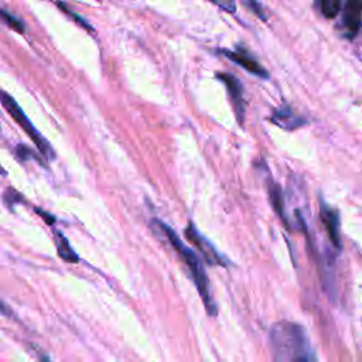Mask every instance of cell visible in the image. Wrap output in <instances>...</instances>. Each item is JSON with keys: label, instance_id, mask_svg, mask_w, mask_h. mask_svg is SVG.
Wrapping results in <instances>:
<instances>
[{"label": "cell", "instance_id": "cell-1", "mask_svg": "<svg viewBox=\"0 0 362 362\" xmlns=\"http://www.w3.org/2000/svg\"><path fill=\"white\" fill-rule=\"evenodd\" d=\"M270 349L274 362H318L304 328L280 321L270 329Z\"/></svg>", "mask_w": 362, "mask_h": 362}, {"label": "cell", "instance_id": "cell-2", "mask_svg": "<svg viewBox=\"0 0 362 362\" xmlns=\"http://www.w3.org/2000/svg\"><path fill=\"white\" fill-rule=\"evenodd\" d=\"M156 223H157V225L160 226V229L165 233V236H167L168 242L171 243V246L174 247V250L180 255V257H181V259L187 263V266L189 267L191 274H192V279H194V281H195V286H197V288H198V291H199V294H201V298H202V301H204V304H205V307H206V311H208L211 315L216 314V307H215V303H214V300H212V297H211V293H209L208 277H206V274H205L204 266H202L199 257L197 256V253H195L192 249H189V247L178 238V235H177L168 225H165L164 222H160V221H157Z\"/></svg>", "mask_w": 362, "mask_h": 362}, {"label": "cell", "instance_id": "cell-3", "mask_svg": "<svg viewBox=\"0 0 362 362\" xmlns=\"http://www.w3.org/2000/svg\"><path fill=\"white\" fill-rule=\"evenodd\" d=\"M0 102L3 105V107L10 113V116L17 122V124H20V127L28 134V137L33 140V143L37 146V148L40 150V153L42 156H45L47 160L54 158V150L49 146V143L42 137V134L34 127V124L31 123V120L25 116V113L23 112V109L18 106V103L6 92L0 89Z\"/></svg>", "mask_w": 362, "mask_h": 362}, {"label": "cell", "instance_id": "cell-4", "mask_svg": "<svg viewBox=\"0 0 362 362\" xmlns=\"http://www.w3.org/2000/svg\"><path fill=\"white\" fill-rule=\"evenodd\" d=\"M185 236L188 238V240L201 252V255L204 256V259L209 263V264H222L226 266L225 259L216 252V249L212 246V243H209V240H206L194 226L192 222L188 223L187 229H185Z\"/></svg>", "mask_w": 362, "mask_h": 362}, {"label": "cell", "instance_id": "cell-5", "mask_svg": "<svg viewBox=\"0 0 362 362\" xmlns=\"http://www.w3.org/2000/svg\"><path fill=\"white\" fill-rule=\"evenodd\" d=\"M219 81H222L229 92V96L232 99L236 116L239 120H243V113H245V103H243V95H242V85L240 82L230 74H218L216 75Z\"/></svg>", "mask_w": 362, "mask_h": 362}, {"label": "cell", "instance_id": "cell-6", "mask_svg": "<svg viewBox=\"0 0 362 362\" xmlns=\"http://www.w3.org/2000/svg\"><path fill=\"white\" fill-rule=\"evenodd\" d=\"M344 27L346 30L348 37H354L359 27L362 20V1H348L344 8Z\"/></svg>", "mask_w": 362, "mask_h": 362}, {"label": "cell", "instance_id": "cell-7", "mask_svg": "<svg viewBox=\"0 0 362 362\" xmlns=\"http://www.w3.org/2000/svg\"><path fill=\"white\" fill-rule=\"evenodd\" d=\"M229 59H232L233 62L239 64L240 66H243L246 71H249L253 75L262 76V78H267L269 74L262 68L260 64H257L252 57H249L247 54H243L240 51H222Z\"/></svg>", "mask_w": 362, "mask_h": 362}, {"label": "cell", "instance_id": "cell-8", "mask_svg": "<svg viewBox=\"0 0 362 362\" xmlns=\"http://www.w3.org/2000/svg\"><path fill=\"white\" fill-rule=\"evenodd\" d=\"M321 218H322V222L327 228V232L329 235V239L332 240V243L339 247L341 246V242H339V233H338V215L335 211H332L331 208L322 205L321 206Z\"/></svg>", "mask_w": 362, "mask_h": 362}, {"label": "cell", "instance_id": "cell-9", "mask_svg": "<svg viewBox=\"0 0 362 362\" xmlns=\"http://www.w3.org/2000/svg\"><path fill=\"white\" fill-rule=\"evenodd\" d=\"M54 236H55V245H57L58 256H59L62 260H65V262L78 263V262H79V257H78V255L74 252V249L71 247L68 239H66L61 232H54Z\"/></svg>", "mask_w": 362, "mask_h": 362}, {"label": "cell", "instance_id": "cell-10", "mask_svg": "<svg viewBox=\"0 0 362 362\" xmlns=\"http://www.w3.org/2000/svg\"><path fill=\"white\" fill-rule=\"evenodd\" d=\"M0 21H1L3 24L8 25L10 28H13L14 31L24 33V30H25V27H24V24H23L21 20H18L17 17H14L13 14H10L7 10H4V8H1V7H0Z\"/></svg>", "mask_w": 362, "mask_h": 362}, {"label": "cell", "instance_id": "cell-11", "mask_svg": "<svg viewBox=\"0 0 362 362\" xmlns=\"http://www.w3.org/2000/svg\"><path fill=\"white\" fill-rule=\"evenodd\" d=\"M341 8V1L338 0H324L321 1V11L325 17H335Z\"/></svg>", "mask_w": 362, "mask_h": 362}, {"label": "cell", "instance_id": "cell-12", "mask_svg": "<svg viewBox=\"0 0 362 362\" xmlns=\"http://www.w3.org/2000/svg\"><path fill=\"white\" fill-rule=\"evenodd\" d=\"M270 197H272V202L274 205V209L280 214V216L283 219L284 218V211H283V198H281V194H280V189L277 185H273V189L270 188Z\"/></svg>", "mask_w": 362, "mask_h": 362}, {"label": "cell", "instance_id": "cell-13", "mask_svg": "<svg viewBox=\"0 0 362 362\" xmlns=\"http://www.w3.org/2000/svg\"><path fill=\"white\" fill-rule=\"evenodd\" d=\"M57 6H58V7H59V8H61L64 13H66V14H68L71 18L76 20V21H78V24H81L82 27H86V28L92 30V28H90V25L86 23V20H83V18H82V17H79L76 13H74V11H72V10H71V8H69L66 4H64V3H57Z\"/></svg>", "mask_w": 362, "mask_h": 362}, {"label": "cell", "instance_id": "cell-14", "mask_svg": "<svg viewBox=\"0 0 362 362\" xmlns=\"http://www.w3.org/2000/svg\"><path fill=\"white\" fill-rule=\"evenodd\" d=\"M17 151H18V156H20V158H27V157H33L35 161H38V163H42L41 161V158L35 154V153H33L30 148H27L25 146H18V148H17Z\"/></svg>", "mask_w": 362, "mask_h": 362}, {"label": "cell", "instance_id": "cell-15", "mask_svg": "<svg viewBox=\"0 0 362 362\" xmlns=\"http://www.w3.org/2000/svg\"><path fill=\"white\" fill-rule=\"evenodd\" d=\"M37 211V214H40L44 219H45V222L48 223V225H52L54 222H55V218L54 216H51L49 214H47V212H44V211H41V209H35Z\"/></svg>", "mask_w": 362, "mask_h": 362}, {"label": "cell", "instance_id": "cell-16", "mask_svg": "<svg viewBox=\"0 0 362 362\" xmlns=\"http://www.w3.org/2000/svg\"><path fill=\"white\" fill-rule=\"evenodd\" d=\"M0 313H7V308L0 303Z\"/></svg>", "mask_w": 362, "mask_h": 362}, {"label": "cell", "instance_id": "cell-17", "mask_svg": "<svg viewBox=\"0 0 362 362\" xmlns=\"http://www.w3.org/2000/svg\"><path fill=\"white\" fill-rule=\"evenodd\" d=\"M6 174H7V173H6V171L3 170V167L0 165V175H6Z\"/></svg>", "mask_w": 362, "mask_h": 362}]
</instances>
